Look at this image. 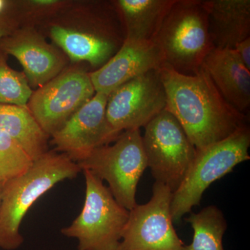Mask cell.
I'll return each mask as SVG.
<instances>
[{"label":"cell","mask_w":250,"mask_h":250,"mask_svg":"<svg viewBox=\"0 0 250 250\" xmlns=\"http://www.w3.org/2000/svg\"><path fill=\"white\" fill-rule=\"evenodd\" d=\"M233 49L245 66L250 70V37L237 43Z\"/></svg>","instance_id":"603a6c76"},{"label":"cell","mask_w":250,"mask_h":250,"mask_svg":"<svg viewBox=\"0 0 250 250\" xmlns=\"http://www.w3.org/2000/svg\"><path fill=\"white\" fill-rule=\"evenodd\" d=\"M172 194L164 184L154 183L150 200L129 210L118 250L183 249L171 215Z\"/></svg>","instance_id":"9c48e42d"},{"label":"cell","mask_w":250,"mask_h":250,"mask_svg":"<svg viewBox=\"0 0 250 250\" xmlns=\"http://www.w3.org/2000/svg\"><path fill=\"white\" fill-rule=\"evenodd\" d=\"M250 129L243 126L227 139L197 150L187 177L172 194L171 215L179 223L184 215L200 205L202 195L213 182L241 163L250 160Z\"/></svg>","instance_id":"5b68a950"},{"label":"cell","mask_w":250,"mask_h":250,"mask_svg":"<svg viewBox=\"0 0 250 250\" xmlns=\"http://www.w3.org/2000/svg\"><path fill=\"white\" fill-rule=\"evenodd\" d=\"M80 166L68 156L57 151H47L29 168L3 183L0 203V248L16 250L24 238L20 232L23 219L42 195L65 179L75 178Z\"/></svg>","instance_id":"7a4b0ae2"},{"label":"cell","mask_w":250,"mask_h":250,"mask_svg":"<svg viewBox=\"0 0 250 250\" xmlns=\"http://www.w3.org/2000/svg\"><path fill=\"white\" fill-rule=\"evenodd\" d=\"M176 0H116L111 1L123 23L125 39L154 41Z\"/></svg>","instance_id":"e0dca14e"},{"label":"cell","mask_w":250,"mask_h":250,"mask_svg":"<svg viewBox=\"0 0 250 250\" xmlns=\"http://www.w3.org/2000/svg\"><path fill=\"white\" fill-rule=\"evenodd\" d=\"M215 48H234L250 37V0H202Z\"/></svg>","instance_id":"2e32d148"},{"label":"cell","mask_w":250,"mask_h":250,"mask_svg":"<svg viewBox=\"0 0 250 250\" xmlns=\"http://www.w3.org/2000/svg\"><path fill=\"white\" fill-rule=\"evenodd\" d=\"M0 50L20 62L31 88L45 84L66 66L65 55L33 27H20L1 39Z\"/></svg>","instance_id":"4fadbf2b"},{"label":"cell","mask_w":250,"mask_h":250,"mask_svg":"<svg viewBox=\"0 0 250 250\" xmlns=\"http://www.w3.org/2000/svg\"><path fill=\"white\" fill-rule=\"evenodd\" d=\"M166 107V90L158 69L129 80L110 93L106 119L118 132L140 129Z\"/></svg>","instance_id":"8fae6325"},{"label":"cell","mask_w":250,"mask_h":250,"mask_svg":"<svg viewBox=\"0 0 250 250\" xmlns=\"http://www.w3.org/2000/svg\"><path fill=\"white\" fill-rule=\"evenodd\" d=\"M73 1L67 0H24L14 1L13 17L20 27H33L46 20L68 11Z\"/></svg>","instance_id":"ffe728a7"},{"label":"cell","mask_w":250,"mask_h":250,"mask_svg":"<svg viewBox=\"0 0 250 250\" xmlns=\"http://www.w3.org/2000/svg\"><path fill=\"white\" fill-rule=\"evenodd\" d=\"M82 20L81 27L52 22L49 36L72 62H85L98 70L121 48L124 27L112 3H93Z\"/></svg>","instance_id":"3957f363"},{"label":"cell","mask_w":250,"mask_h":250,"mask_svg":"<svg viewBox=\"0 0 250 250\" xmlns=\"http://www.w3.org/2000/svg\"><path fill=\"white\" fill-rule=\"evenodd\" d=\"M186 220L193 230V238L191 243L184 245L182 250H225L223 240L228 223L216 206H208L198 213H190Z\"/></svg>","instance_id":"d6986e66"},{"label":"cell","mask_w":250,"mask_h":250,"mask_svg":"<svg viewBox=\"0 0 250 250\" xmlns=\"http://www.w3.org/2000/svg\"><path fill=\"white\" fill-rule=\"evenodd\" d=\"M108 95L95 93L50 136L55 151L78 164L97 148L116 141L121 133L113 129L106 119Z\"/></svg>","instance_id":"7c38bea8"},{"label":"cell","mask_w":250,"mask_h":250,"mask_svg":"<svg viewBox=\"0 0 250 250\" xmlns=\"http://www.w3.org/2000/svg\"><path fill=\"white\" fill-rule=\"evenodd\" d=\"M82 170L108 182L115 200L128 210L136 207L140 179L147 167L139 129L123 131L113 145L97 148L78 163Z\"/></svg>","instance_id":"52a82bcc"},{"label":"cell","mask_w":250,"mask_h":250,"mask_svg":"<svg viewBox=\"0 0 250 250\" xmlns=\"http://www.w3.org/2000/svg\"><path fill=\"white\" fill-rule=\"evenodd\" d=\"M14 8V1L0 0V18L13 17Z\"/></svg>","instance_id":"d4e9b609"},{"label":"cell","mask_w":250,"mask_h":250,"mask_svg":"<svg viewBox=\"0 0 250 250\" xmlns=\"http://www.w3.org/2000/svg\"><path fill=\"white\" fill-rule=\"evenodd\" d=\"M143 144L147 167L156 182L175 192L187 177L197 153L182 125L164 109L145 126Z\"/></svg>","instance_id":"ba28073f"},{"label":"cell","mask_w":250,"mask_h":250,"mask_svg":"<svg viewBox=\"0 0 250 250\" xmlns=\"http://www.w3.org/2000/svg\"><path fill=\"white\" fill-rule=\"evenodd\" d=\"M33 160L16 141L0 131V182L4 183L24 173Z\"/></svg>","instance_id":"7402d4cb"},{"label":"cell","mask_w":250,"mask_h":250,"mask_svg":"<svg viewBox=\"0 0 250 250\" xmlns=\"http://www.w3.org/2000/svg\"><path fill=\"white\" fill-rule=\"evenodd\" d=\"M165 64L164 53L155 41L125 39L121 48L106 64L90 72L95 93L110 95L136 77Z\"/></svg>","instance_id":"5bb4252c"},{"label":"cell","mask_w":250,"mask_h":250,"mask_svg":"<svg viewBox=\"0 0 250 250\" xmlns=\"http://www.w3.org/2000/svg\"><path fill=\"white\" fill-rule=\"evenodd\" d=\"M85 197L82 211L62 233L76 238L78 250H118L129 210L115 200L103 181L83 170Z\"/></svg>","instance_id":"8992f818"},{"label":"cell","mask_w":250,"mask_h":250,"mask_svg":"<svg viewBox=\"0 0 250 250\" xmlns=\"http://www.w3.org/2000/svg\"><path fill=\"white\" fill-rule=\"evenodd\" d=\"M159 72L166 90V109L177 118L197 150L248 125V116L226 101L203 65L193 75L179 73L166 64Z\"/></svg>","instance_id":"6da1fadb"},{"label":"cell","mask_w":250,"mask_h":250,"mask_svg":"<svg viewBox=\"0 0 250 250\" xmlns=\"http://www.w3.org/2000/svg\"><path fill=\"white\" fill-rule=\"evenodd\" d=\"M19 27V24L14 18H0V41Z\"/></svg>","instance_id":"cb8c5ba5"},{"label":"cell","mask_w":250,"mask_h":250,"mask_svg":"<svg viewBox=\"0 0 250 250\" xmlns=\"http://www.w3.org/2000/svg\"><path fill=\"white\" fill-rule=\"evenodd\" d=\"M3 183L0 182V203H1V193H2Z\"/></svg>","instance_id":"484cf974"},{"label":"cell","mask_w":250,"mask_h":250,"mask_svg":"<svg viewBox=\"0 0 250 250\" xmlns=\"http://www.w3.org/2000/svg\"><path fill=\"white\" fill-rule=\"evenodd\" d=\"M0 131L16 141L33 161L48 151L49 136L27 106L0 104Z\"/></svg>","instance_id":"ac0fdd59"},{"label":"cell","mask_w":250,"mask_h":250,"mask_svg":"<svg viewBox=\"0 0 250 250\" xmlns=\"http://www.w3.org/2000/svg\"><path fill=\"white\" fill-rule=\"evenodd\" d=\"M202 65L219 92L233 107L242 113L250 107V70L234 49H213Z\"/></svg>","instance_id":"9a60e30c"},{"label":"cell","mask_w":250,"mask_h":250,"mask_svg":"<svg viewBox=\"0 0 250 250\" xmlns=\"http://www.w3.org/2000/svg\"><path fill=\"white\" fill-rule=\"evenodd\" d=\"M32 93L24 73L11 68L7 55L0 50V104L27 106Z\"/></svg>","instance_id":"44dd1931"},{"label":"cell","mask_w":250,"mask_h":250,"mask_svg":"<svg viewBox=\"0 0 250 250\" xmlns=\"http://www.w3.org/2000/svg\"><path fill=\"white\" fill-rule=\"evenodd\" d=\"M154 41L166 65L183 75L196 74L215 48L202 0H176Z\"/></svg>","instance_id":"277c9868"},{"label":"cell","mask_w":250,"mask_h":250,"mask_svg":"<svg viewBox=\"0 0 250 250\" xmlns=\"http://www.w3.org/2000/svg\"><path fill=\"white\" fill-rule=\"evenodd\" d=\"M95 94L90 72L70 67L33 91L27 106L50 137Z\"/></svg>","instance_id":"30bf717a"}]
</instances>
